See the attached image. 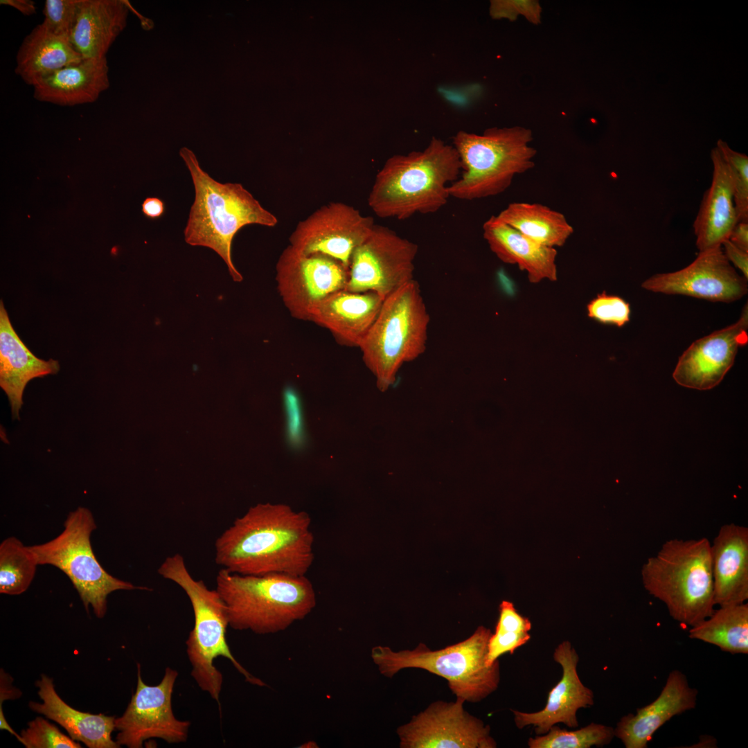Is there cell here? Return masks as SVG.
Listing matches in <instances>:
<instances>
[{
    "mask_svg": "<svg viewBox=\"0 0 748 748\" xmlns=\"http://www.w3.org/2000/svg\"><path fill=\"white\" fill-rule=\"evenodd\" d=\"M453 146L433 137L422 150L389 158L377 172L368 197L373 212L382 218L406 220L443 207L449 186L461 173Z\"/></svg>",
    "mask_w": 748,
    "mask_h": 748,
    "instance_id": "2",
    "label": "cell"
},
{
    "mask_svg": "<svg viewBox=\"0 0 748 748\" xmlns=\"http://www.w3.org/2000/svg\"><path fill=\"white\" fill-rule=\"evenodd\" d=\"M532 131L521 126L491 127L478 134L463 130L453 136L461 173L448 188L450 197L474 200L504 192L514 177L535 166Z\"/></svg>",
    "mask_w": 748,
    "mask_h": 748,
    "instance_id": "7",
    "label": "cell"
},
{
    "mask_svg": "<svg viewBox=\"0 0 748 748\" xmlns=\"http://www.w3.org/2000/svg\"><path fill=\"white\" fill-rule=\"evenodd\" d=\"M299 747L313 748L319 747V746H317V743L314 740H308L305 743L303 744L302 746H299Z\"/></svg>",
    "mask_w": 748,
    "mask_h": 748,
    "instance_id": "43",
    "label": "cell"
},
{
    "mask_svg": "<svg viewBox=\"0 0 748 748\" xmlns=\"http://www.w3.org/2000/svg\"><path fill=\"white\" fill-rule=\"evenodd\" d=\"M417 253L414 242L375 224L371 234L352 256L345 290L373 292L384 299L413 280Z\"/></svg>",
    "mask_w": 748,
    "mask_h": 748,
    "instance_id": "11",
    "label": "cell"
},
{
    "mask_svg": "<svg viewBox=\"0 0 748 748\" xmlns=\"http://www.w3.org/2000/svg\"><path fill=\"white\" fill-rule=\"evenodd\" d=\"M483 235L502 262L526 271L531 283L557 280V250L540 244L492 215L483 224Z\"/></svg>",
    "mask_w": 748,
    "mask_h": 748,
    "instance_id": "25",
    "label": "cell"
},
{
    "mask_svg": "<svg viewBox=\"0 0 748 748\" xmlns=\"http://www.w3.org/2000/svg\"><path fill=\"white\" fill-rule=\"evenodd\" d=\"M489 628L478 627L467 639L432 650L420 643L413 650L394 651L376 645L371 658L380 673L389 678L404 668H420L443 677L456 699L478 702L495 691L500 682L499 662L486 664Z\"/></svg>",
    "mask_w": 748,
    "mask_h": 748,
    "instance_id": "8",
    "label": "cell"
},
{
    "mask_svg": "<svg viewBox=\"0 0 748 748\" xmlns=\"http://www.w3.org/2000/svg\"><path fill=\"white\" fill-rule=\"evenodd\" d=\"M143 215L149 219L161 217L165 212L164 202L158 197H147L141 204Z\"/></svg>",
    "mask_w": 748,
    "mask_h": 748,
    "instance_id": "40",
    "label": "cell"
},
{
    "mask_svg": "<svg viewBox=\"0 0 748 748\" xmlns=\"http://www.w3.org/2000/svg\"><path fill=\"white\" fill-rule=\"evenodd\" d=\"M554 661L562 668V676L549 693L544 707L536 712L511 710L516 727L524 729L533 726L536 735L546 733L558 723L569 728L579 725L576 713L580 709L591 706L594 703L592 691L585 686L577 672L579 656L570 641L560 643L553 652Z\"/></svg>",
    "mask_w": 748,
    "mask_h": 748,
    "instance_id": "18",
    "label": "cell"
},
{
    "mask_svg": "<svg viewBox=\"0 0 748 748\" xmlns=\"http://www.w3.org/2000/svg\"><path fill=\"white\" fill-rule=\"evenodd\" d=\"M715 605L745 603L748 599V528L730 523L720 527L711 543Z\"/></svg>",
    "mask_w": 748,
    "mask_h": 748,
    "instance_id": "20",
    "label": "cell"
},
{
    "mask_svg": "<svg viewBox=\"0 0 748 748\" xmlns=\"http://www.w3.org/2000/svg\"><path fill=\"white\" fill-rule=\"evenodd\" d=\"M80 3L81 0H46L43 21L54 33L70 39Z\"/></svg>",
    "mask_w": 748,
    "mask_h": 748,
    "instance_id": "37",
    "label": "cell"
},
{
    "mask_svg": "<svg viewBox=\"0 0 748 748\" xmlns=\"http://www.w3.org/2000/svg\"><path fill=\"white\" fill-rule=\"evenodd\" d=\"M729 240L738 248L748 252V222H737Z\"/></svg>",
    "mask_w": 748,
    "mask_h": 748,
    "instance_id": "41",
    "label": "cell"
},
{
    "mask_svg": "<svg viewBox=\"0 0 748 748\" xmlns=\"http://www.w3.org/2000/svg\"><path fill=\"white\" fill-rule=\"evenodd\" d=\"M42 703L30 702V708L61 725L75 741L89 748H118L112 738L115 719L104 714L78 711L65 703L56 693L53 679L45 675L36 682Z\"/></svg>",
    "mask_w": 748,
    "mask_h": 748,
    "instance_id": "26",
    "label": "cell"
},
{
    "mask_svg": "<svg viewBox=\"0 0 748 748\" xmlns=\"http://www.w3.org/2000/svg\"><path fill=\"white\" fill-rule=\"evenodd\" d=\"M748 308L738 320L695 341L679 357L673 373L679 385L709 390L718 385L733 366L738 348L748 342Z\"/></svg>",
    "mask_w": 748,
    "mask_h": 748,
    "instance_id": "17",
    "label": "cell"
},
{
    "mask_svg": "<svg viewBox=\"0 0 748 748\" xmlns=\"http://www.w3.org/2000/svg\"><path fill=\"white\" fill-rule=\"evenodd\" d=\"M531 629L529 619L519 614L511 602L503 600L495 632L488 641L486 664L491 666L502 654H513L526 644L531 639Z\"/></svg>",
    "mask_w": 748,
    "mask_h": 748,
    "instance_id": "32",
    "label": "cell"
},
{
    "mask_svg": "<svg viewBox=\"0 0 748 748\" xmlns=\"http://www.w3.org/2000/svg\"><path fill=\"white\" fill-rule=\"evenodd\" d=\"M39 565L34 554L15 537L0 544V593L19 595L30 585Z\"/></svg>",
    "mask_w": 748,
    "mask_h": 748,
    "instance_id": "31",
    "label": "cell"
},
{
    "mask_svg": "<svg viewBox=\"0 0 748 748\" xmlns=\"http://www.w3.org/2000/svg\"><path fill=\"white\" fill-rule=\"evenodd\" d=\"M216 590L229 626L258 634H274L305 618L316 607V593L305 576L241 575L221 569Z\"/></svg>",
    "mask_w": 748,
    "mask_h": 748,
    "instance_id": "4",
    "label": "cell"
},
{
    "mask_svg": "<svg viewBox=\"0 0 748 748\" xmlns=\"http://www.w3.org/2000/svg\"><path fill=\"white\" fill-rule=\"evenodd\" d=\"M614 729L605 724L591 722L572 731L553 726L543 735L529 738L530 748H590L609 744L614 737Z\"/></svg>",
    "mask_w": 748,
    "mask_h": 748,
    "instance_id": "33",
    "label": "cell"
},
{
    "mask_svg": "<svg viewBox=\"0 0 748 748\" xmlns=\"http://www.w3.org/2000/svg\"><path fill=\"white\" fill-rule=\"evenodd\" d=\"M464 702L436 701L397 729L400 748H495L489 725L463 708Z\"/></svg>",
    "mask_w": 748,
    "mask_h": 748,
    "instance_id": "15",
    "label": "cell"
},
{
    "mask_svg": "<svg viewBox=\"0 0 748 748\" xmlns=\"http://www.w3.org/2000/svg\"><path fill=\"white\" fill-rule=\"evenodd\" d=\"M374 225L373 217L362 215L355 207L330 202L297 224L290 236V245L305 254L330 256L349 269L354 251Z\"/></svg>",
    "mask_w": 748,
    "mask_h": 748,
    "instance_id": "14",
    "label": "cell"
},
{
    "mask_svg": "<svg viewBox=\"0 0 748 748\" xmlns=\"http://www.w3.org/2000/svg\"><path fill=\"white\" fill-rule=\"evenodd\" d=\"M18 740L26 748H80V743L62 733L54 724L37 717L28 722Z\"/></svg>",
    "mask_w": 748,
    "mask_h": 748,
    "instance_id": "35",
    "label": "cell"
},
{
    "mask_svg": "<svg viewBox=\"0 0 748 748\" xmlns=\"http://www.w3.org/2000/svg\"><path fill=\"white\" fill-rule=\"evenodd\" d=\"M641 576L644 589L682 625L694 626L715 609L707 538L666 541L643 564Z\"/></svg>",
    "mask_w": 748,
    "mask_h": 748,
    "instance_id": "5",
    "label": "cell"
},
{
    "mask_svg": "<svg viewBox=\"0 0 748 748\" xmlns=\"http://www.w3.org/2000/svg\"><path fill=\"white\" fill-rule=\"evenodd\" d=\"M137 667L136 691L123 714L115 719L116 742L120 746L141 748L150 738L170 744L186 741L190 722L178 720L172 706L178 672L168 667L160 683L150 686L142 679L139 664Z\"/></svg>",
    "mask_w": 748,
    "mask_h": 748,
    "instance_id": "12",
    "label": "cell"
},
{
    "mask_svg": "<svg viewBox=\"0 0 748 748\" xmlns=\"http://www.w3.org/2000/svg\"><path fill=\"white\" fill-rule=\"evenodd\" d=\"M490 2L489 15L492 19L514 21L522 15L531 24L541 23L542 7L537 1L491 0Z\"/></svg>",
    "mask_w": 748,
    "mask_h": 748,
    "instance_id": "38",
    "label": "cell"
},
{
    "mask_svg": "<svg viewBox=\"0 0 748 748\" xmlns=\"http://www.w3.org/2000/svg\"><path fill=\"white\" fill-rule=\"evenodd\" d=\"M496 217L522 234L549 247L564 244L573 232L565 216L539 203L513 202Z\"/></svg>",
    "mask_w": 748,
    "mask_h": 748,
    "instance_id": "29",
    "label": "cell"
},
{
    "mask_svg": "<svg viewBox=\"0 0 748 748\" xmlns=\"http://www.w3.org/2000/svg\"><path fill=\"white\" fill-rule=\"evenodd\" d=\"M109 87L107 58L83 59L60 69L33 85L34 98L61 106L95 102Z\"/></svg>",
    "mask_w": 748,
    "mask_h": 748,
    "instance_id": "24",
    "label": "cell"
},
{
    "mask_svg": "<svg viewBox=\"0 0 748 748\" xmlns=\"http://www.w3.org/2000/svg\"><path fill=\"white\" fill-rule=\"evenodd\" d=\"M0 4L12 7L27 16L35 14L37 9L35 1L31 0H1Z\"/></svg>",
    "mask_w": 748,
    "mask_h": 748,
    "instance_id": "42",
    "label": "cell"
},
{
    "mask_svg": "<svg viewBox=\"0 0 748 748\" xmlns=\"http://www.w3.org/2000/svg\"><path fill=\"white\" fill-rule=\"evenodd\" d=\"M384 298L373 292H336L313 310L310 321L328 329L338 343L359 347L380 310Z\"/></svg>",
    "mask_w": 748,
    "mask_h": 748,
    "instance_id": "21",
    "label": "cell"
},
{
    "mask_svg": "<svg viewBox=\"0 0 748 748\" xmlns=\"http://www.w3.org/2000/svg\"><path fill=\"white\" fill-rule=\"evenodd\" d=\"M277 289L294 317L310 321L317 305L330 294L345 290L348 269L341 262L320 253L305 254L290 244L276 265Z\"/></svg>",
    "mask_w": 748,
    "mask_h": 748,
    "instance_id": "13",
    "label": "cell"
},
{
    "mask_svg": "<svg viewBox=\"0 0 748 748\" xmlns=\"http://www.w3.org/2000/svg\"><path fill=\"white\" fill-rule=\"evenodd\" d=\"M128 8L121 0H81L70 42L83 59L106 57L126 25Z\"/></svg>",
    "mask_w": 748,
    "mask_h": 748,
    "instance_id": "27",
    "label": "cell"
},
{
    "mask_svg": "<svg viewBox=\"0 0 748 748\" xmlns=\"http://www.w3.org/2000/svg\"><path fill=\"white\" fill-rule=\"evenodd\" d=\"M688 636L731 654H747L748 604L719 606L709 616L691 627Z\"/></svg>",
    "mask_w": 748,
    "mask_h": 748,
    "instance_id": "30",
    "label": "cell"
},
{
    "mask_svg": "<svg viewBox=\"0 0 748 748\" xmlns=\"http://www.w3.org/2000/svg\"><path fill=\"white\" fill-rule=\"evenodd\" d=\"M96 528L91 512L78 507L68 515L64 529L53 540L29 546L38 564H48L64 573L88 612L91 606L98 618L107 612V596L117 590L145 589L110 575L93 553L91 535Z\"/></svg>",
    "mask_w": 748,
    "mask_h": 748,
    "instance_id": "10",
    "label": "cell"
},
{
    "mask_svg": "<svg viewBox=\"0 0 748 748\" xmlns=\"http://www.w3.org/2000/svg\"><path fill=\"white\" fill-rule=\"evenodd\" d=\"M59 362L34 355L15 331L2 300L0 301V386L6 393L13 419H19L23 393L33 379L57 373Z\"/></svg>",
    "mask_w": 748,
    "mask_h": 748,
    "instance_id": "23",
    "label": "cell"
},
{
    "mask_svg": "<svg viewBox=\"0 0 748 748\" xmlns=\"http://www.w3.org/2000/svg\"><path fill=\"white\" fill-rule=\"evenodd\" d=\"M429 316L414 279L384 299L376 319L359 346L377 388L388 390L401 366L426 349Z\"/></svg>",
    "mask_w": 748,
    "mask_h": 748,
    "instance_id": "9",
    "label": "cell"
},
{
    "mask_svg": "<svg viewBox=\"0 0 748 748\" xmlns=\"http://www.w3.org/2000/svg\"><path fill=\"white\" fill-rule=\"evenodd\" d=\"M697 691L680 670L671 671L659 696L621 718L614 736L626 748H646L655 731L674 716L695 708Z\"/></svg>",
    "mask_w": 748,
    "mask_h": 748,
    "instance_id": "19",
    "label": "cell"
},
{
    "mask_svg": "<svg viewBox=\"0 0 748 748\" xmlns=\"http://www.w3.org/2000/svg\"><path fill=\"white\" fill-rule=\"evenodd\" d=\"M158 573L179 585L191 603L194 625L186 645L192 667L191 676L198 686L213 700L219 701L223 677L214 665L215 659L219 657L229 659L247 682L258 686H266L232 654L226 637L229 626L226 607L216 589H211L203 580L195 579L179 553L167 557L159 567Z\"/></svg>",
    "mask_w": 748,
    "mask_h": 748,
    "instance_id": "6",
    "label": "cell"
},
{
    "mask_svg": "<svg viewBox=\"0 0 748 748\" xmlns=\"http://www.w3.org/2000/svg\"><path fill=\"white\" fill-rule=\"evenodd\" d=\"M716 148L731 171L738 222H748V157L732 150L721 139L717 141Z\"/></svg>",
    "mask_w": 748,
    "mask_h": 748,
    "instance_id": "34",
    "label": "cell"
},
{
    "mask_svg": "<svg viewBox=\"0 0 748 748\" xmlns=\"http://www.w3.org/2000/svg\"><path fill=\"white\" fill-rule=\"evenodd\" d=\"M192 178L195 199L184 231L186 243L209 248L224 260L235 282L242 274L232 260V243L244 226L257 224L274 227L277 217L242 184L220 183L200 166L194 153L186 148L180 150Z\"/></svg>",
    "mask_w": 748,
    "mask_h": 748,
    "instance_id": "3",
    "label": "cell"
},
{
    "mask_svg": "<svg viewBox=\"0 0 748 748\" xmlns=\"http://www.w3.org/2000/svg\"><path fill=\"white\" fill-rule=\"evenodd\" d=\"M82 60L69 38L54 33L43 21L24 37L17 54L15 71L33 87L46 75Z\"/></svg>",
    "mask_w": 748,
    "mask_h": 748,
    "instance_id": "28",
    "label": "cell"
},
{
    "mask_svg": "<svg viewBox=\"0 0 748 748\" xmlns=\"http://www.w3.org/2000/svg\"><path fill=\"white\" fill-rule=\"evenodd\" d=\"M712 180L693 222L699 252L721 247L738 222L730 169L715 147L711 150Z\"/></svg>",
    "mask_w": 748,
    "mask_h": 748,
    "instance_id": "22",
    "label": "cell"
},
{
    "mask_svg": "<svg viewBox=\"0 0 748 748\" xmlns=\"http://www.w3.org/2000/svg\"><path fill=\"white\" fill-rule=\"evenodd\" d=\"M723 253L729 262L740 270L742 276L748 278V252L738 248L729 239L721 244Z\"/></svg>",
    "mask_w": 748,
    "mask_h": 748,
    "instance_id": "39",
    "label": "cell"
},
{
    "mask_svg": "<svg viewBox=\"0 0 748 748\" xmlns=\"http://www.w3.org/2000/svg\"><path fill=\"white\" fill-rule=\"evenodd\" d=\"M311 518L283 504H260L215 540V562L241 575L305 576L314 554Z\"/></svg>",
    "mask_w": 748,
    "mask_h": 748,
    "instance_id": "1",
    "label": "cell"
},
{
    "mask_svg": "<svg viewBox=\"0 0 748 748\" xmlns=\"http://www.w3.org/2000/svg\"><path fill=\"white\" fill-rule=\"evenodd\" d=\"M588 317L604 323L622 327L630 320V305L623 298L603 292L587 305Z\"/></svg>",
    "mask_w": 748,
    "mask_h": 748,
    "instance_id": "36",
    "label": "cell"
},
{
    "mask_svg": "<svg viewBox=\"0 0 748 748\" xmlns=\"http://www.w3.org/2000/svg\"><path fill=\"white\" fill-rule=\"evenodd\" d=\"M641 287L656 293L724 303L737 301L748 291L747 279L736 271L721 247L699 252L690 265L680 270L650 276Z\"/></svg>",
    "mask_w": 748,
    "mask_h": 748,
    "instance_id": "16",
    "label": "cell"
}]
</instances>
